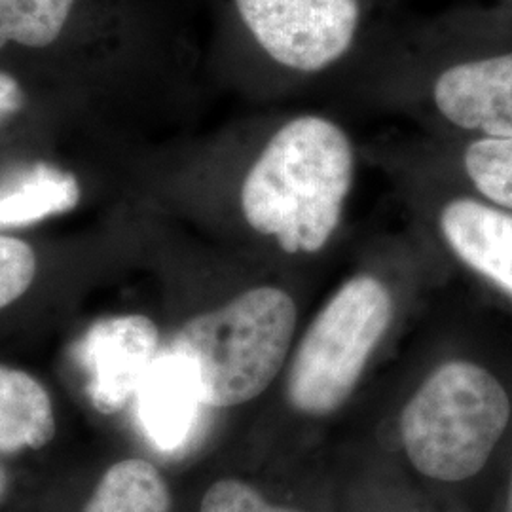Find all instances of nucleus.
Listing matches in <instances>:
<instances>
[{"label":"nucleus","mask_w":512,"mask_h":512,"mask_svg":"<svg viewBox=\"0 0 512 512\" xmlns=\"http://www.w3.org/2000/svg\"><path fill=\"white\" fill-rule=\"evenodd\" d=\"M421 175V173H420ZM427 236L512 298V213L421 175L410 184Z\"/></svg>","instance_id":"6"},{"label":"nucleus","mask_w":512,"mask_h":512,"mask_svg":"<svg viewBox=\"0 0 512 512\" xmlns=\"http://www.w3.org/2000/svg\"><path fill=\"white\" fill-rule=\"evenodd\" d=\"M37 275V255L25 241L0 236V310L29 291Z\"/></svg>","instance_id":"15"},{"label":"nucleus","mask_w":512,"mask_h":512,"mask_svg":"<svg viewBox=\"0 0 512 512\" xmlns=\"http://www.w3.org/2000/svg\"><path fill=\"white\" fill-rule=\"evenodd\" d=\"M420 103L452 137H512V52L442 67L421 86Z\"/></svg>","instance_id":"7"},{"label":"nucleus","mask_w":512,"mask_h":512,"mask_svg":"<svg viewBox=\"0 0 512 512\" xmlns=\"http://www.w3.org/2000/svg\"><path fill=\"white\" fill-rule=\"evenodd\" d=\"M296 323L293 296L258 285L188 319L165 346L194 363L205 406H236L274 382L291 353Z\"/></svg>","instance_id":"2"},{"label":"nucleus","mask_w":512,"mask_h":512,"mask_svg":"<svg viewBox=\"0 0 512 512\" xmlns=\"http://www.w3.org/2000/svg\"><path fill=\"white\" fill-rule=\"evenodd\" d=\"M395 317V296L380 275L361 272L344 281L315 315L294 351L289 401L323 416L355 389Z\"/></svg>","instance_id":"4"},{"label":"nucleus","mask_w":512,"mask_h":512,"mask_svg":"<svg viewBox=\"0 0 512 512\" xmlns=\"http://www.w3.org/2000/svg\"><path fill=\"white\" fill-rule=\"evenodd\" d=\"M355 179L357 147L340 122L319 112L281 118L241 173L239 220L279 255H321L340 236Z\"/></svg>","instance_id":"1"},{"label":"nucleus","mask_w":512,"mask_h":512,"mask_svg":"<svg viewBox=\"0 0 512 512\" xmlns=\"http://www.w3.org/2000/svg\"><path fill=\"white\" fill-rule=\"evenodd\" d=\"M509 418V395L492 372L471 361H448L404 408V448L423 475L458 482L486 465Z\"/></svg>","instance_id":"3"},{"label":"nucleus","mask_w":512,"mask_h":512,"mask_svg":"<svg viewBox=\"0 0 512 512\" xmlns=\"http://www.w3.org/2000/svg\"><path fill=\"white\" fill-rule=\"evenodd\" d=\"M239 21L277 73L308 80L338 67L355 48L361 0H232Z\"/></svg>","instance_id":"5"},{"label":"nucleus","mask_w":512,"mask_h":512,"mask_svg":"<svg viewBox=\"0 0 512 512\" xmlns=\"http://www.w3.org/2000/svg\"><path fill=\"white\" fill-rule=\"evenodd\" d=\"M4 484H6V480H4V475L0 471V497H2V492H4Z\"/></svg>","instance_id":"19"},{"label":"nucleus","mask_w":512,"mask_h":512,"mask_svg":"<svg viewBox=\"0 0 512 512\" xmlns=\"http://www.w3.org/2000/svg\"><path fill=\"white\" fill-rule=\"evenodd\" d=\"M507 512H512V476H511V488H509V499H507Z\"/></svg>","instance_id":"18"},{"label":"nucleus","mask_w":512,"mask_h":512,"mask_svg":"<svg viewBox=\"0 0 512 512\" xmlns=\"http://www.w3.org/2000/svg\"><path fill=\"white\" fill-rule=\"evenodd\" d=\"M423 160L421 175L512 213V137H450Z\"/></svg>","instance_id":"10"},{"label":"nucleus","mask_w":512,"mask_h":512,"mask_svg":"<svg viewBox=\"0 0 512 512\" xmlns=\"http://www.w3.org/2000/svg\"><path fill=\"white\" fill-rule=\"evenodd\" d=\"M82 0H0V52L48 50L73 25Z\"/></svg>","instance_id":"13"},{"label":"nucleus","mask_w":512,"mask_h":512,"mask_svg":"<svg viewBox=\"0 0 512 512\" xmlns=\"http://www.w3.org/2000/svg\"><path fill=\"white\" fill-rule=\"evenodd\" d=\"M25 103V93L19 86L18 78L0 71V122L16 114Z\"/></svg>","instance_id":"17"},{"label":"nucleus","mask_w":512,"mask_h":512,"mask_svg":"<svg viewBox=\"0 0 512 512\" xmlns=\"http://www.w3.org/2000/svg\"><path fill=\"white\" fill-rule=\"evenodd\" d=\"M171 497L158 469L145 459L114 463L84 512H169Z\"/></svg>","instance_id":"14"},{"label":"nucleus","mask_w":512,"mask_h":512,"mask_svg":"<svg viewBox=\"0 0 512 512\" xmlns=\"http://www.w3.org/2000/svg\"><path fill=\"white\" fill-rule=\"evenodd\" d=\"M160 348V329L147 315H116L93 323L76 348L93 408L101 414L122 410L135 397Z\"/></svg>","instance_id":"8"},{"label":"nucleus","mask_w":512,"mask_h":512,"mask_svg":"<svg viewBox=\"0 0 512 512\" xmlns=\"http://www.w3.org/2000/svg\"><path fill=\"white\" fill-rule=\"evenodd\" d=\"M200 512H298L270 505L239 480H219L203 495Z\"/></svg>","instance_id":"16"},{"label":"nucleus","mask_w":512,"mask_h":512,"mask_svg":"<svg viewBox=\"0 0 512 512\" xmlns=\"http://www.w3.org/2000/svg\"><path fill=\"white\" fill-rule=\"evenodd\" d=\"M80 186L71 173L37 164L0 184V228H21L71 211Z\"/></svg>","instance_id":"12"},{"label":"nucleus","mask_w":512,"mask_h":512,"mask_svg":"<svg viewBox=\"0 0 512 512\" xmlns=\"http://www.w3.org/2000/svg\"><path fill=\"white\" fill-rule=\"evenodd\" d=\"M55 435L54 406L31 374L0 365V452L44 448Z\"/></svg>","instance_id":"11"},{"label":"nucleus","mask_w":512,"mask_h":512,"mask_svg":"<svg viewBox=\"0 0 512 512\" xmlns=\"http://www.w3.org/2000/svg\"><path fill=\"white\" fill-rule=\"evenodd\" d=\"M137 418L154 448L179 452L196 433L203 403L194 363L175 349L162 346L135 393Z\"/></svg>","instance_id":"9"}]
</instances>
